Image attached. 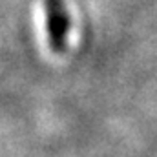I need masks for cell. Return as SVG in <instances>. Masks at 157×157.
I'll return each instance as SVG.
<instances>
[{
    "label": "cell",
    "mask_w": 157,
    "mask_h": 157,
    "mask_svg": "<svg viewBox=\"0 0 157 157\" xmlns=\"http://www.w3.org/2000/svg\"><path fill=\"white\" fill-rule=\"evenodd\" d=\"M48 42L53 51H62L70 31V17L64 0H44Z\"/></svg>",
    "instance_id": "cell-1"
}]
</instances>
